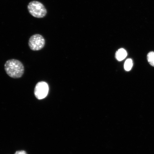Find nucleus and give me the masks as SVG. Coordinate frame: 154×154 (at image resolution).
Wrapping results in <instances>:
<instances>
[{
	"instance_id": "obj_1",
	"label": "nucleus",
	"mask_w": 154,
	"mask_h": 154,
	"mask_svg": "<svg viewBox=\"0 0 154 154\" xmlns=\"http://www.w3.org/2000/svg\"><path fill=\"white\" fill-rule=\"evenodd\" d=\"M5 69L7 75L14 79L21 78L24 72V67L22 62L14 59L7 60L5 63Z\"/></svg>"
},
{
	"instance_id": "obj_2",
	"label": "nucleus",
	"mask_w": 154,
	"mask_h": 154,
	"mask_svg": "<svg viewBox=\"0 0 154 154\" xmlns=\"http://www.w3.org/2000/svg\"><path fill=\"white\" fill-rule=\"evenodd\" d=\"M29 13L32 16L36 18H43L46 16L47 11L41 3L37 1H32L28 6Z\"/></svg>"
},
{
	"instance_id": "obj_3",
	"label": "nucleus",
	"mask_w": 154,
	"mask_h": 154,
	"mask_svg": "<svg viewBox=\"0 0 154 154\" xmlns=\"http://www.w3.org/2000/svg\"><path fill=\"white\" fill-rule=\"evenodd\" d=\"M45 40L41 35L35 34L31 36L29 40V46L32 51H39L45 45Z\"/></svg>"
},
{
	"instance_id": "obj_4",
	"label": "nucleus",
	"mask_w": 154,
	"mask_h": 154,
	"mask_svg": "<svg viewBox=\"0 0 154 154\" xmlns=\"http://www.w3.org/2000/svg\"><path fill=\"white\" fill-rule=\"evenodd\" d=\"M49 91V87L47 82H40L37 83L35 87L34 95L36 99L42 100L47 96Z\"/></svg>"
},
{
	"instance_id": "obj_5",
	"label": "nucleus",
	"mask_w": 154,
	"mask_h": 154,
	"mask_svg": "<svg viewBox=\"0 0 154 154\" xmlns=\"http://www.w3.org/2000/svg\"><path fill=\"white\" fill-rule=\"evenodd\" d=\"M127 56V53L126 50L123 48L119 49L116 53V59L119 61L124 60Z\"/></svg>"
},
{
	"instance_id": "obj_6",
	"label": "nucleus",
	"mask_w": 154,
	"mask_h": 154,
	"mask_svg": "<svg viewBox=\"0 0 154 154\" xmlns=\"http://www.w3.org/2000/svg\"><path fill=\"white\" fill-rule=\"evenodd\" d=\"M147 59L148 63L152 66L154 67V52H149L147 54Z\"/></svg>"
},
{
	"instance_id": "obj_7",
	"label": "nucleus",
	"mask_w": 154,
	"mask_h": 154,
	"mask_svg": "<svg viewBox=\"0 0 154 154\" xmlns=\"http://www.w3.org/2000/svg\"><path fill=\"white\" fill-rule=\"evenodd\" d=\"M133 66V62L132 59H129L125 61L124 64V68L127 71H129L131 69Z\"/></svg>"
},
{
	"instance_id": "obj_8",
	"label": "nucleus",
	"mask_w": 154,
	"mask_h": 154,
	"mask_svg": "<svg viewBox=\"0 0 154 154\" xmlns=\"http://www.w3.org/2000/svg\"><path fill=\"white\" fill-rule=\"evenodd\" d=\"M14 154H28V153L24 150H20V151H17Z\"/></svg>"
}]
</instances>
